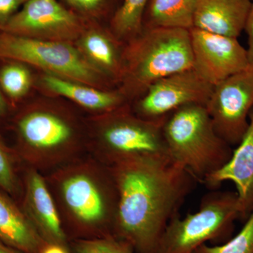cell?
Masks as SVG:
<instances>
[{
  "label": "cell",
  "mask_w": 253,
  "mask_h": 253,
  "mask_svg": "<svg viewBox=\"0 0 253 253\" xmlns=\"http://www.w3.org/2000/svg\"><path fill=\"white\" fill-rule=\"evenodd\" d=\"M42 84L56 95L71 100L84 109L101 114L111 112L127 105V99L121 91L102 90L84 83L45 73Z\"/></svg>",
  "instance_id": "e0dca14e"
},
{
  "label": "cell",
  "mask_w": 253,
  "mask_h": 253,
  "mask_svg": "<svg viewBox=\"0 0 253 253\" xmlns=\"http://www.w3.org/2000/svg\"><path fill=\"white\" fill-rule=\"evenodd\" d=\"M214 86L194 68L159 80L136 99L133 112L151 121L161 122L168 115L187 105L206 106Z\"/></svg>",
  "instance_id": "30bf717a"
},
{
  "label": "cell",
  "mask_w": 253,
  "mask_h": 253,
  "mask_svg": "<svg viewBox=\"0 0 253 253\" xmlns=\"http://www.w3.org/2000/svg\"><path fill=\"white\" fill-rule=\"evenodd\" d=\"M41 253H68L67 248L61 245L49 244L46 245Z\"/></svg>",
  "instance_id": "83f0119b"
},
{
  "label": "cell",
  "mask_w": 253,
  "mask_h": 253,
  "mask_svg": "<svg viewBox=\"0 0 253 253\" xmlns=\"http://www.w3.org/2000/svg\"><path fill=\"white\" fill-rule=\"evenodd\" d=\"M22 210L48 244L67 248L68 238L45 178L32 168L25 174Z\"/></svg>",
  "instance_id": "4fadbf2b"
},
{
  "label": "cell",
  "mask_w": 253,
  "mask_h": 253,
  "mask_svg": "<svg viewBox=\"0 0 253 253\" xmlns=\"http://www.w3.org/2000/svg\"><path fill=\"white\" fill-rule=\"evenodd\" d=\"M253 0H200L193 28L238 38L245 31Z\"/></svg>",
  "instance_id": "9a60e30c"
},
{
  "label": "cell",
  "mask_w": 253,
  "mask_h": 253,
  "mask_svg": "<svg viewBox=\"0 0 253 253\" xmlns=\"http://www.w3.org/2000/svg\"><path fill=\"white\" fill-rule=\"evenodd\" d=\"M78 49L85 59L106 78L119 83L122 74V42L118 41L101 23L86 21V27L79 37Z\"/></svg>",
  "instance_id": "2e32d148"
},
{
  "label": "cell",
  "mask_w": 253,
  "mask_h": 253,
  "mask_svg": "<svg viewBox=\"0 0 253 253\" xmlns=\"http://www.w3.org/2000/svg\"><path fill=\"white\" fill-rule=\"evenodd\" d=\"M0 253H23L0 241Z\"/></svg>",
  "instance_id": "f546056e"
},
{
  "label": "cell",
  "mask_w": 253,
  "mask_h": 253,
  "mask_svg": "<svg viewBox=\"0 0 253 253\" xmlns=\"http://www.w3.org/2000/svg\"><path fill=\"white\" fill-rule=\"evenodd\" d=\"M162 129L169 157L199 182L220 169L232 155V146L218 135L204 105L176 110L163 120Z\"/></svg>",
  "instance_id": "277c9868"
},
{
  "label": "cell",
  "mask_w": 253,
  "mask_h": 253,
  "mask_svg": "<svg viewBox=\"0 0 253 253\" xmlns=\"http://www.w3.org/2000/svg\"><path fill=\"white\" fill-rule=\"evenodd\" d=\"M0 189L6 194H18L19 184L14 161L9 150L0 139Z\"/></svg>",
  "instance_id": "d4e9b609"
},
{
  "label": "cell",
  "mask_w": 253,
  "mask_h": 253,
  "mask_svg": "<svg viewBox=\"0 0 253 253\" xmlns=\"http://www.w3.org/2000/svg\"><path fill=\"white\" fill-rule=\"evenodd\" d=\"M26 0H0V31L20 9Z\"/></svg>",
  "instance_id": "484cf974"
},
{
  "label": "cell",
  "mask_w": 253,
  "mask_h": 253,
  "mask_svg": "<svg viewBox=\"0 0 253 253\" xmlns=\"http://www.w3.org/2000/svg\"><path fill=\"white\" fill-rule=\"evenodd\" d=\"M71 244L75 253H135L129 243L113 236L73 239Z\"/></svg>",
  "instance_id": "cb8c5ba5"
},
{
  "label": "cell",
  "mask_w": 253,
  "mask_h": 253,
  "mask_svg": "<svg viewBox=\"0 0 253 253\" xmlns=\"http://www.w3.org/2000/svg\"><path fill=\"white\" fill-rule=\"evenodd\" d=\"M231 181L236 189L241 219L246 221L253 211V109L244 137L233 150L230 159L203 182L208 189H217L223 182Z\"/></svg>",
  "instance_id": "5bb4252c"
},
{
  "label": "cell",
  "mask_w": 253,
  "mask_h": 253,
  "mask_svg": "<svg viewBox=\"0 0 253 253\" xmlns=\"http://www.w3.org/2000/svg\"><path fill=\"white\" fill-rule=\"evenodd\" d=\"M193 253H253V211L235 236L220 245H202Z\"/></svg>",
  "instance_id": "603a6c76"
},
{
  "label": "cell",
  "mask_w": 253,
  "mask_h": 253,
  "mask_svg": "<svg viewBox=\"0 0 253 253\" xmlns=\"http://www.w3.org/2000/svg\"><path fill=\"white\" fill-rule=\"evenodd\" d=\"M86 21L60 0H26L1 31L46 41L79 38Z\"/></svg>",
  "instance_id": "8fae6325"
},
{
  "label": "cell",
  "mask_w": 253,
  "mask_h": 253,
  "mask_svg": "<svg viewBox=\"0 0 253 253\" xmlns=\"http://www.w3.org/2000/svg\"><path fill=\"white\" fill-rule=\"evenodd\" d=\"M20 149L29 168L45 174L81 158L83 146L76 123L48 108H30L14 123Z\"/></svg>",
  "instance_id": "5b68a950"
},
{
  "label": "cell",
  "mask_w": 253,
  "mask_h": 253,
  "mask_svg": "<svg viewBox=\"0 0 253 253\" xmlns=\"http://www.w3.org/2000/svg\"><path fill=\"white\" fill-rule=\"evenodd\" d=\"M0 241L23 253H41L49 244L22 208L0 191Z\"/></svg>",
  "instance_id": "ac0fdd59"
},
{
  "label": "cell",
  "mask_w": 253,
  "mask_h": 253,
  "mask_svg": "<svg viewBox=\"0 0 253 253\" xmlns=\"http://www.w3.org/2000/svg\"><path fill=\"white\" fill-rule=\"evenodd\" d=\"M239 219L236 191H212L204 196L199 211L184 218L178 214L169 221L156 253H193L208 241H228Z\"/></svg>",
  "instance_id": "52a82bcc"
},
{
  "label": "cell",
  "mask_w": 253,
  "mask_h": 253,
  "mask_svg": "<svg viewBox=\"0 0 253 253\" xmlns=\"http://www.w3.org/2000/svg\"><path fill=\"white\" fill-rule=\"evenodd\" d=\"M196 73L213 86L249 67L247 49L238 38L196 28L189 30Z\"/></svg>",
  "instance_id": "7c38bea8"
},
{
  "label": "cell",
  "mask_w": 253,
  "mask_h": 253,
  "mask_svg": "<svg viewBox=\"0 0 253 253\" xmlns=\"http://www.w3.org/2000/svg\"><path fill=\"white\" fill-rule=\"evenodd\" d=\"M44 176L68 238L115 236L119 198L109 166L81 157Z\"/></svg>",
  "instance_id": "7a4b0ae2"
},
{
  "label": "cell",
  "mask_w": 253,
  "mask_h": 253,
  "mask_svg": "<svg viewBox=\"0 0 253 253\" xmlns=\"http://www.w3.org/2000/svg\"><path fill=\"white\" fill-rule=\"evenodd\" d=\"M200 0H150L143 18V28H193Z\"/></svg>",
  "instance_id": "d6986e66"
},
{
  "label": "cell",
  "mask_w": 253,
  "mask_h": 253,
  "mask_svg": "<svg viewBox=\"0 0 253 253\" xmlns=\"http://www.w3.org/2000/svg\"><path fill=\"white\" fill-rule=\"evenodd\" d=\"M206 109L218 135L231 146L244 137L253 109V68L226 78L213 87Z\"/></svg>",
  "instance_id": "9c48e42d"
},
{
  "label": "cell",
  "mask_w": 253,
  "mask_h": 253,
  "mask_svg": "<svg viewBox=\"0 0 253 253\" xmlns=\"http://www.w3.org/2000/svg\"><path fill=\"white\" fill-rule=\"evenodd\" d=\"M162 123L136 116L129 105L100 115L96 120L94 158L107 166L138 158H170Z\"/></svg>",
  "instance_id": "8992f818"
},
{
  "label": "cell",
  "mask_w": 253,
  "mask_h": 253,
  "mask_svg": "<svg viewBox=\"0 0 253 253\" xmlns=\"http://www.w3.org/2000/svg\"><path fill=\"white\" fill-rule=\"evenodd\" d=\"M8 111V102L2 91L0 89V118L6 115Z\"/></svg>",
  "instance_id": "f1b7e54d"
},
{
  "label": "cell",
  "mask_w": 253,
  "mask_h": 253,
  "mask_svg": "<svg viewBox=\"0 0 253 253\" xmlns=\"http://www.w3.org/2000/svg\"><path fill=\"white\" fill-rule=\"evenodd\" d=\"M0 60L34 66L45 73L99 86L106 78L67 42L46 41L0 31Z\"/></svg>",
  "instance_id": "ba28073f"
},
{
  "label": "cell",
  "mask_w": 253,
  "mask_h": 253,
  "mask_svg": "<svg viewBox=\"0 0 253 253\" xmlns=\"http://www.w3.org/2000/svg\"><path fill=\"white\" fill-rule=\"evenodd\" d=\"M245 31L247 33L248 41H249V47L247 49V52L249 66L253 68V3L251 11H250L249 18H248Z\"/></svg>",
  "instance_id": "4316f807"
},
{
  "label": "cell",
  "mask_w": 253,
  "mask_h": 253,
  "mask_svg": "<svg viewBox=\"0 0 253 253\" xmlns=\"http://www.w3.org/2000/svg\"><path fill=\"white\" fill-rule=\"evenodd\" d=\"M3 61L4 63L0 66V89L11 102H18L31 89V71L24 63L10 60Z\"/></svg>",
  "instance_id": "44dd1931"
},
{
  "label": "cell",
  "mask_w": 253,
  "mask_h": 253,
  "mask_svg": "<svg viewBox=\"0 0 253 253\" xmlns=\"http://www.w3.org/2000/svg\"><path fill=\"white\" fill-rule=\"evenodd\" d=\"M150 0H123L109 23L116 38L126 43L142 30L143 18Z\"/></svg>",
  "instance_id": "ffe728a7"
},
{
  "label": "cell",
  "mask_w": 253,
  "mask_h": 253,
  "mask_svg": "<svg viewBox=\"0 0 253 253\" xmlns=\"http://www.w3.org/2000/svg\"><path fill=\"white\" fill-rule=\"evenodd\" d=\"M119 90L135 101L154 83L194 66L189 30L143 28L126 43Z\"/></svg>",
  "instance_id": "3957f363"
},
{
  "label": "cell",
  "mask_w": 253,
  "mask_h": 253,
  "mask_svg": "<svg viewBox=\"0 0 253 253\" xmlns=\"http://www.w3.org/2000/svg\"><path fill=\"white\" fill-rule=\"evenodd\" d=\"M66 7L86 21L110 22L123 0H60Z\"/></svg>",
  "instance_id": "7402d4cb"
},
{
  "label": "cell",
  "mask_w": 253,
  "mask_h": 253,
  "mask_svg": "<svg viewBox=\"0 0 253 253\" xmlns=\"http://www.w3.org/2000/svg\"><path fill=\"white\" fill-rule=\"evenodd\" d=\"M109 167L119 198L115 236L135 253H156L165 229L199 181L170 158H138Z\"/></svg>",
  "instance_id": "6da1fadb"
}]
</instances>
